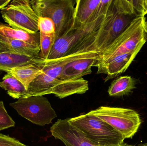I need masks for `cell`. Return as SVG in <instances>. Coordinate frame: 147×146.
Here are the masks:
<instances>
[{
    "label": "cell",
    "mask_w": 147,
    "mask_h": 146,
    "mask_svg": "<svg viewBox=\"0 0 147 146\" xmlns=\"http://www.w3.org/2000/svg\"><path fill=\"white\" fill-rule=\"evenodd\" d=\"M15 123L8 115L3 101H0V131L15 127Z\"/></svg>",
    "instance_id": "19"
},
{
    "label": "cell",
    "mask_w": 147,
    "mask_h": 146,
    "mask_svg": "<svg viewBox=\"0 0 147 146\" xmlns=\"http://www.w3.org/2000/svg\"><path fill=\"white\" fill-rule=\"evenodd\" d=\"M0 146H27L15 138L0 134Z\"/></svg>",
    "instance_id": "20"
},
{
    "label": "cell",
    "mask_w": 147,
    "mask_h": 146,
    "mask_svg": "<svg viewBox=\"0 0 147 146\" xmlns=\"http://www.w3.org/2000/svg\"><path fill=\"white\" fill-rule=\"evenodd\" d=\"M4 21L9 27L30 33L38 32L39 17L33 9L30 1L13 0L1 9Z\"/></svg>",
    "instance_id": "6"
},
{
    "label": "cell",
    "mask_w": 147,
    "mask_h": 146,
    "mask_svg": "<svg viewBox=\"0 0 147 146\" xmlns=\"http://www.w3.org/2000/svg\"><path fill=\"white\" fill-rule=\"evenodd\" d=\"M99 55L98 49H95L84 56L68 63L58 79L62 81L78 79L91 73L92 67L99 60Z\"/></svg>",
    "instance_id": "8"
},
{
    "label": "cell",
    "mask_w": 147,
    "mask_h": 146,
    "mask_svg": "<svg viewBox=\"0 0 147 146\" xmlns=\"http://www.w3.org/2000/svg\"><path fill=\"white\" fill-rule=\"evenodd\" d=\"M67 119L95 146H115L124 142L125 139L121 134L95 116L87 113Z\"/></svg>",
    "instance_id": "3"
},
{
    "label": "cell",
    "mask_w": 147,
    "mask_h": 146,
    "mask_svg": "<svg viewBox=\"0 0 147 146\" xmlns=\"http://www.w3.org/2000/svg\"><path fill=\"white\" fill-rule=\"evenodd\" d=\"M137 81L130 76H121L114 80L108 90L111 97H121L128 95L136 88Z\"/></svg>",
    "instance_id": "15"
},
{
    "label": "cell",
    "mask_w": 147,
    "mask_h": 146,
    "mask_svg": "<svg viewBox=\"0 0 147 146\" xmlns=\"http://www.w3.org/2000/svg\"><path fill=\"white\" fill-rule=\"evenodd\" d=\"M115 146H135L134 145H128V144H126V143H122L121 144H120L119 145H117Z\"/></svg>",
    "instance_id": "23"
},
{
    "label": "cell",
    "mask_w": 147,
    "mask_h": 146,
    "mask_svg": "<svg viewBox=\"0 0 147 146\" xmlns=\"http://www.w3.org/2000/svg\"><path fill=\"white\" fill-rule=\"evenodd\" d=\"M109 9L96 20L86 25L80 23L75 16L71 28L63 37L55 41L47 60H53L65 56L68 51L79 41L101 25L105 19Z\"/></svg>",
    "instance_id": "7"
},
{
    "label": "cell",
    "mask_w": 147,
    "mask_h": 146,
    "mask_svg": "<svg viewBox=\"0 0 147 146\" xmlns=\"http://www.w3.org/2000/svg\"><path fill=\"white\" fill-rule=\"evenodd\" d=\"M40 35V52L39 56L43 59L47 60L55 43V35L47 36L41 33Z\"/></svg>",
    "instance_id": "17"
},
{
    "label": "cell",
    "mask_w": 147,
    "mask_h": 146,
    "mask_svg": "<svg viewBox=\"0 0 147 146\" xmlns=\"http://www.w3.org/2000/svg\"><path fill=\"white\" fill-rule=\"evenodd\" d=\"M140 51L137 50L113 57L98 69L97 73L107 75L105 82L115 78L127 70Z\"/></svg>",
    "instance_id": "10"
},
{
    "label": "cell",
    "mask_w": 147,
    "mask_h": 146,
    "mask_svg": "<svg viewBox=\"0 0 147 146\" xmlns=\"http://www.w3.org/2000/svg\"><path fill=\"white\" fill-rule=\"evenodd\" d=\"M0 35L40 48V32L37 33H28L22 30L13 29L7 25L0 24Z\"/></svg>",
    "instance_id": "13"
},
{
    "label": "cell",
    "mask_w": 147,
    "mask_h": 146,
    "mask_svg": "<svg viewBox=\"0 0 147 146\" xmlns=\"http://www.w3.org/2000/svg\"><path fill=\"white\" fill-rule=\"evenodd\" d=\"M146 19L144 15L136 17L125 31L100 53L99 60L94 67L99 68L115 57L140 50L147 38L145 30Z\"/></svg>",
    "instance_id": "1"
},
{
    "label": "cell",
    "mask_w": 147,
    "mask_h": 146,
    "mask_svg": "<svg viewBox=\"0 0 147 146\" xmlns=\"http://www.w3.org/2000/svg\"><path fill=\"white\" fill-rule=\"evenodd\" d=\"M38 57L39 56L34 63L15 68L6 72L19 80L27 90L31 82L42 73V69L38 67L36 63Z\"/></svg>",
    "instance_id": "12"
},
{
    "label": "cell",
    "mask_w": 147,
    "mask_h": 146,
    "mask_svg": "<svg viewBox=\"0 0 147 146\" xmlns=\"http://www.w3.org/2000/svg\"><path fill=\"white\" fill-rule=\"evenodd\" d=\"M9 105L21 116L39 126L50 124L57 117L49 100L44 96L20 98Z\"/></svg>",
    "instance_id": "5"
},
{
    "label": "cell",
    "mask_w": 147,
    "mask_h": 146,
    "mask_svg": "<svg viewBox=\"0 0 147 146\" xmlns=\"http://www.w3.org/2000/svg\"><path fill=\"white\" fill-rule=\"evenodd\" d=\"M38 56L30 57L10 52L1 53L0 70L6 72L15 68L34 63Z\"/></svg>",
    "instance_id": "14"
},
{
    "label": "cell",
    "mask_w": 147,
    "mask_h": 146,
    "mask_svg": "<svg viewBox=\"0 0 147 146\" xmlns=\"http://www.w3.org/2000/svg\"><path fill=\"white\" fill-rule=\"evenodd\" d=\"M0 87L14 99L26 97L27 90L24 85L10 74L7 73L4 75L2 81H0Z\"/></svg>",
    "instance_id": "16"
},
{
    "label": "cell",
    "mask_w": 147,
    "mask_h": 146,
    "mask_svg": "<svg viewBox=\"0 0 147 146\" xmlns=\"http://www.w3.org/2000/svg\"><path fill=\"white\" fill-rule=\"evenodd\" d=\"M52 135L66 146H95L85 135L68 119H59L50 129Z\"/></svg>",
    "instance_id": "9"
},
{
    "label": "cell",
    "mask_w": 147,
    "mask_h": 146,
    "mask_svg": "<svg viewBox=\"0 0 147 146\" xmlns=\"http://www.w3.org/2000/svg\"><path fill=\"white\" fill-rule=\"evenodd\" d=\"M145 32H146V37L147 38V19L146 20V19L145 22Z\"/></svg>",
    "instance_id": "22"
},
{
    "label": "cell",
    "mask_w": 147,
    "mask_h": 146,
    "mask_svg": "<svg viewBox=\"0 0 147 146\" xmlns=\"http://www.w3.org/2000/svg\"><path fill=\"white\" fill-rule=\"evenodd\" d=\"M40 48L0 35V53L10 52L30 57L39 55Z\"/></svg>",
    "instance_id": "11"
},
{
    "label": "cell",
    "mask_w": 147,
    "mask_h": 146,
    "mask_svg": "<svg viewBox=\"0 0 147 146\" xmlns=\"http://www.w3.org/2000/svg\"><path fill=\"white\" fill-rule=\"evenodd\" d=\"M30 2L39 17L50 18L54 22L55 41L63 37L73 26L76 0H32Z\"/></svg>",
    "instance_id": "2"
},
{
    "label": "cell",
    "mask_w": 147,
    "mask_h": 146,
    "mask_svg": "<svg viewBox=\"0 0 147 146\" xmlns=\"http://www.w3.org/2000/svg\"><path fill=\"white\" fill-rule=\"evenodd\" d=\"M138 146H147V143L144 144H142V145H139Z\"/></svg>",
    "instance_id": "24"
},
{
    "label": "cell",
    "mask_w": 147,
    "mask_h": 146,
    "mask_svg": "<svg viewBox=\"0 0 147 146\" xmlns=\"http://www.w3.org/2000/svg\"><path fill=\"white\" fill-rule=\"evenodd\" d=\"M88 114L109 124L125 139L133 138L141 124L140 115L130 109L101 106Z\"/></svg>",
    "instance_id": "4"
},
{
    "label": "cell",
    "mask_w": 147,
    "mask_h": 146,
    "mask_svg": "<svg viewBox=\"0 0 147 146\" xmlns=\"http://www.w3.org/2000/svg\"><path fill=\"white\" fill-rule=\"evenodd\" d=\"M10 2V0H0V9L5 7Z\"/></svg>",
    "instance_id": "21"
},
{
    "label": "cell",
    "mask_w": 147,
    "mask_h": 146,
    "mask_svg": "<svg viewBox=\"0 0 147 146\" xmlns=\"http://www.w3.org/2000/svg\"><path fill=\"white\" fill-rule=\"evenodd\" d=\"M38 25L40 33L47 36L55 35V25L50 18L39 17Z\"/></svg>",
    "instance_id": "18"
}]
</instances>
